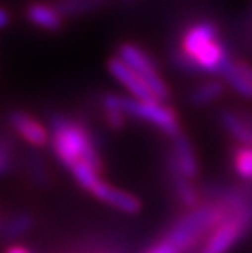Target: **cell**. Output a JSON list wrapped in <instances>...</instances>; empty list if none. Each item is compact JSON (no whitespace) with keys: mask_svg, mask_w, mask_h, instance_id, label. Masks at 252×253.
Segmentation results:
<instances>
[{"mask_svg":"<svg viewBox=\"0 0 252 253\" xmlns=\"http://www.w3.org/2000/svg\"><path fill=\"white\" fill-rule=\"evenodd\" d=\"M172 61L184 72H205L223 77L233 59L219 38L218 25L210 20H200L185 28L179 51L172 54Z\"/></svg>","mask_w":252,"mask_h":253,"instance_id":"1","label":"cell"},{"mask_svg":"<svg viewBox=\"0 0 252 253\" xmlns=\"http://www.w3.org/2000/svg\"><path fill=\"white\" fill-rule=\"evenodd\" d=\"M51 145L57 160L69 170L80 160L101 170V159L87 127L62 115L50 116Z\"/></svg>","mask_w":252,"mask_h":253,"instance_id":"2","label":"cell"},{"mask_svg":"<svg viewBox=\"0 0 252 253\" xmlns=\"http://www.w3.org/2000/svg\"><path fill=\"white\" fill-rule=\"evenodd\" d=\"M103 108L121 110L126 116L138 118L157 126L169 137H177L180 132V125L177 120V113L164 103V101H144L135 96H123L115 93H106L101 98Z\"/></svg>","mask_w":252,"mask_h":253,"instance_id":"3","label":"cell"},{"mask_svg":"<svg viewBox=\"0 0 252 253\" xmlns=\"http://www.w3.org/2000/svg\"><path fill=\"white\" fill-rule=\"evenodd\" d=\"M252 224V204L241 201L231 212L211 230L198 253H226Z\"/></svg>","mask_w":252,"mask_h":253,"instance_id":"4","label":"cell"},{"mask_svg":"<svg viewBox=\"0 0 252 253\" xmlns=\"http://www.w3.org/2000/svg\"><path fill=\"white\" fill-rule=\"evenodd\" d=\"M106 67H108V72L113 75V79L118 80L135 98L144 100V101H159L154 96L151 87H149V84L146 82V79H144L141 74H138L136 71H133L123 59H120L118 56L110 57Z\"/></svg>","mask_w":252,"mask_h":253,"instance_id":"5","label":"cell"},{"mask_svg":"<svg viewBox=\"0 0 252 253\" xmlns=\"http://www.w3.org/2000/svg\"><path fill=\"white\" fill-rule=\"evenodd\" d=\"M10 126L18 136L33 147H43L50 141V132L45 125L35 120L30 113L23 110H13L8 115Z\"/></svg>","mask_w":252,"mask_h":253,"instance_id":"6","label":"cell"},{"mask_svg":"<svg viewBox=\"0 0 252 253\" xmlns=\"http://www.w3.org/2000/svg\"><path fill=\"white\" fill-rule=\"evenodd\" d=\"M116 56L123 59L133 71L141 74L143 77L146 79V82L149 84V87H151L154 82L160 80L157 66H155V62L152 61V57L139 46L133 44V42H123V44L118 46Z\"/></svg>","mask_w":252,"mask_h":253,"instance_id":"7","label":"cell"},{"mask_svg":"<svg viewBox=\"0 0 252 253\" xmlns=\"http://www.w3.org/2000/svg\"><path fill=\"white\" fill-rule=\"evenodd\" d=\"M90 193H92L95 198H99L100 201H105V203H108L110 206L120 209L121 212L136 214L141 211V203H139V199L136 196H133L123 190H118V188L111 186L101 180L90 190Z\"/></svg>","mask_w":252,"mask_h":253,"instance_id":"8","label":"cell"},{"mask_svg":"<svg viewBox=\"0 0 252 253\" xmlns=\"http://www.w3.org/2000/svg\"><path fill=\"white\" fill-rule=\"evenodd\" d=\"M26 18L31 25L45 31H59L64 26V17L56 5L35 2L26 8Z\"/></svg>","mask_w":252,"mask_h":253,"instance_id":"9","label":"cell"},{"mask_svg":"<svg viewBox=\"0 0 252 253\" xmlns=\"http://www.w3.org/2000/svg\"><path fill=\"white\" fill-rule=\"evenodd\" d=\"M219 121L239 144L252 145V113L238 115L231 110L219 111Z\"/></svg>","mask_w":252,"mask_h":253,"instance_id":"10","label":"cell"},{"mask_svg":"<svg viewBox=\"0 0 252 253\" xmlns=\"http://www.w3.org/2000/svg\"><path fill=\"white\" fill-rule=\"evenodd\" d=\"M170 159L174 160L177 169H179L185 176H189L190 180L197 178L198 162H197L194 147H192L190 141L184 136V134H179L177 137H174V152L170 155Z\"/></svg>","mask_w":252,"mask_h":253,"instance_id":"11","label":"cell"},{"mask_svg":"<svg viewBox=\"0 0 252 253\" xmlns=\"http://www.w3.org/2000/svg\"><path fill=\"white\" fill-rule=\"evenodd\" d=\"M169 169H170V173H172L175 193H177V196H179L180 203L190 209L195 208L198 204V193L195 190V186L192 185L190 178L177 169V165L174 164L172 159H169Z\"/></svg>","mask_w":252,"mask_h":253,"instance_id":"12","label":"cell"},{"mask_svg":"<svg viewBox=\"0 0 252 253\" xmlns=\"http://www.w3.org/2000/svg\"><path fill=\"white\" fill-rule=\"evenodd\" d=\"M223 93H224V84L221 80L218 79L206 80V82L200 84L198 87H195L190 91L189 101L194 106H206L213 103V101H216Z\"/></svg>","mask_w":252,"mask_h":253,"instance_id":"13","label":"cell"},{"mask_svg":"<svg viewBox=\"0 0 252 253\" xmlns=\"http://www.w3.org/2000/svg\"><path fill=\"white\" fill-rule=\"evenodd\" d=\"M103 3L105 0H59L56 7L62 17H79L101 8Z\"/></svg>","mask_w":252,"mask_h":253,"instance_id":"14","label":"cell"},{"mask_svg":"<svg viewBox=\"0 0 252 253\" xmlns=\"http://www.w3.org/2000/svg\"><path fill=\"white\" fill-rule=\"evenodd\" d=\"M233 167L239 178L252 181V145L238 144L233 149Z\"/></svg>","mask_w":252,"mask_h":253,"instance_id":"15","label":"cell"},{"mask_svg":"<svg viewBox=\"0 0 252 253\" xmlns=\"http://www.w3.org/2000/svg\"><path fill=\"white\" fill-rule=\"evenodd\" d=\"M223 79L226 80L229 87L234 91H238L241 96L252 100V80L249 77H246V75L236 67V61H233L231 66L226 69V72L223 74Z\"/></svg>","mask_w":252,"mask_h":253,"instance_id":"16","label":"cell"},{"mask_svg":"<svg viewBox=\"0 0 252 253\" xmlns=\"http://www.w3.org/2000/svg\"><path fill=\"white\" fill-rule=\"evenodd\" d=\"M31 225H33V217L30 214H17L8 222L3 224V239L5 240H15L18 237L30 232Z\"/></svg>","mask_w":252,"mask_h":253,"instance_id":"17","label":"cell"},{"mask_svg":"<svg viewBox=\"0 0 252 253\" xmlns=\"http://www.w3.org/2000/svg\"><path fill=\"white\" fill-rule=\"evenodd\" d=\"M28 165H30L31 176H33V180L36 181V185L46 186L48 181H50V175H48L46 164H45V160H43L41 155L36 154V152L31 154L30 159H28Z\"/></svg>","mask_w":252,"mask_h":253,"instance_id":"18","label":"cell"},{"mask_svg":"<svg viewBox=\"0 0 252 253\" xmlns=\"http://www.w3.org/2000/svg\"><path fill=\"white\" fill-rule=\"evenodd\" d=\"M13 147L10 144L7 134L2 136V144H0V173L7 176L13 167Z\"/></svg>","mask_w":252,"mask_h":253,"instance_id":"19","label":"cell"},{"mask_svg":"<svg viewBox=\"0 0 252 253\" xmlns=\"http://www.w3.org/2000/svg\"><path fill=\"white\" fill-rule=\"evenodd\" d=\"M103 110H105L106 123H108L110 127L121 129L123 126H125V118H126V115L121 110H115V108H103Z\"/></svg>","mask_w":252,"mask_h":253,"instance_id":"20","label":"cell"},{"mask_svg":"<svg viewBox=\"0 0 252 253\" xmlns=\"http://www.w3.org/2000/svg\"><path fill=\"white\" fill-rule=\"evenodd\" d=\"M146 253H182L179 247H175L172 242H169L167 239H162L157 245L151 247Z\"/></svg>","mask_w":252,"mask_h":253,"instance_id":"21","label":"cell"},{"mask_svg":"<svg viewBox=\"0 0 252 253\" xmlns=\"http://www.w3.org/2000/svg\"><path fill=\"white\" fill-rule=\"evenodd\" d=\"M236 67L243 72L246 77H249L252 80V66L249 62H244V61H236Z\"/></svg>","mask_w":252,"mask_h":253,"instance_id":"22","label":"cell"},{"mask_svg":"<svg viewBox=\"0 0 252 253\" xmlns=\"http://www.w3.org/2000/svg\"><path fill=\"white\" fill-rule=\"evenodd\" d=\"M8 21H10L8 10L7 8H0V26H2V28H7Z\"/></svg>","mask_w":252,"mask_h":253,"instance_id":"23","label":"cell"},{"mask_svg":"<svg viewBox=\"0 0 252 253\" xmlns=\"http://www.w3.org/2000/svg\"><path fill=\"white\" fill-rule=\"evenodd\" d=\"M5 253H31V252L21 245H10V247H7Z\"/></svg>","mask_w":252,"mask_h":253,"instance_id":"24","label":"cell"}]
</instances>
